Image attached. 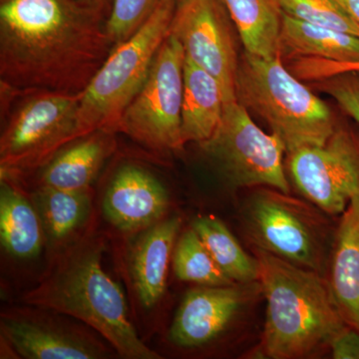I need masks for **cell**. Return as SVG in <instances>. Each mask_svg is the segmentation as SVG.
I'll return each instance as SVG.
<instances>
[{"label":"cell","mask_w":359,"mask_h":359,"mask_svg":"<svg viewBox=\"0 0 359 359\" xmlns=\"http://www.w3.org/2000/svg\"><path fill=\"white\" fill-rule=\"evenodd\" d=\"M106 18L80 0H0V82L83 93L113 49Z\"/></svg>","instance_id":"obj_1"},{"label":"cell","mask_w":359,"mask_h":359,"mask_svg":"<svg viewBox=\"0 0 359 359\" xmlns=\"http://www.w3.org/2000/svg\"><path fill=\"white\" fill-rule=\"evenodd\" d=\"M102 243L85 238L61 255L22 302L67 314L93 328L116 353L128 359H158L130 320L121 287L104 269Z\"/></svg>","instance_id":"obj_2"},{"label":"cell","mask_w":359,"mask_h":359,"mask_svg":"<svg viewBox=\"0 0 359 359\" xmlns=\"http://www.w3.org/2000/svg\"><path fill=\"white\" fill-rule=\"evenodd\" d=\"M259 282L266 302V323L257 355L306 358L330 347L347 327L325 276L256 249Z\"/></svg>","instance_id":"obj_3"},{"label":"cell","mask_w":359,"mask_h":359,"mask_svg":"<svg viewBox=\"0 0 359 359\" xmlns=\"http://www.w3.org/2000/svg\"><path fill=\"white\" fill-rule=\"evenodd\" d=\"M282 54L264 58L245 52L238 62V102L268 123L287 153L327 144L334 134V116L325 101L283 66Z\"/></svg>","instance_id":"obj_4"},{"label":"cell","mask_w":359,"mask_h":359,"mask_svg":"<svg viewBox=\"0 0 359 359\" xmlns=\"http://www.w3.org/2000/svg\"><path fill=\"white\" fill-rule=\"evenodd\" d=\"M177 0H160L146 22L117 45L82 94L80 138L106 130L118 133L122 116L139 93L171 28Z\"/></svg>","instance_id":"obj_5"},{"label":"cell","mask_w":359,"mask_h":359,"mask_svg":"<svg viewBox=\"0 0 359 359\" xmlns=\"http://www.w3.org/2000/svg\"><path fill=\"white\" fill-rule=\"evenodd\" d=\"M311 202L276 189L256 191L245 205V228L256 249L327 275L335 231Z\"/></svg>","instance_id":"obj_6"},{"label":"cell","mask_w":359,"mask_h":359,"mask_svg":"<svg viewBox=\"0 0 359 359\" xmlns=\"http://www.w3.org/2000/svg\"><path fill=\"white\" fill-rule=\"evenodd\" d=\"M20 98L6 114L0 138L1 178L16 180L42 169L80 138L78 112L82 94L36 90L13 92Z\"/></svg>","instance_id":"obj_7"},{"label":"cell","mask_w":359,"mask_h":359,"mask_svg":"<svg viewBox=\"0 0 359 359\" xmlns=\"http://www.w3.org/2000/svg\"><path fill=\"white\" fill-rule=\"evenodd\" d=\"M200 145L233 188L266 187L290 193L283 167L285 143L278 134L259 128L238 100L226 104L218 129Z\"/></svg>","instance_id":"obj_8"},{"label":"cell","mask_w":359,"mask_h":359,"mask_svg":"<svg viewBox=\"0 0 359 359\" xmlns=\"http://www.w3.org/2000/svg\"><path fill=\"white\" fill-rule=\"evenodd\" d=\"M185 60L183 46L169 33L156 55L145 83L123 114L119 132L154 151L183 148Z\"/></svg>","instance_id":"obj_9"},{"label":"cell","mask_w":359,"mask_h":359,"mask_svg":"<svg viewBox=\"0 0 359 359\" xmlns=\"http://www.w3.org/2000/svg\"><path fill=\"white\" fill-rule=\"evenodd\" d=\"M231 23L221 0H177L170 28L186 58L218 79L226 104L237 101L240 62Z\"/></svg>","instance_id":"obj_10"},{"label":"cell","mask_w":359,"mask_h":359,"mask_svg":"<svg viewBox=\"0 0 359 359\" xmlns=\"http://www.w3.org/2000/svg\"><path fill=\"white\" fill-rule=\"evenodd\" d=\"M287 166L297 190L328 216L341 215L359 194V146L342 130L325 145L289 153Z\"/></svg>","instance_id":"obj_11"},{"label":"cell","mask_w":359,"mask_h":359,"mask_svg":"<svg viewBox=\"0 0 359 359\" xmlns=\"http://www.w3.org/2000/svg\"><path fill=\"white\" fill-rule=\"evenodd\" d=\"M247 285H200L189 290L170 328V340L180 347L193 348L218 337L249 301Z\"/></svg>","instance_id":"obj_12"},{"label":"cell","mask_w":359,"mask_h":359,"mask_svg":"<svg viewBox=\"0 0 359 359\" xmlns=\"http://www.w3.org/2000/svg\"><path fill=\"white\" fill-rule=\"evenodd\" d=\"M4 339L22 358L28 359H98L109 356L101 342L90 335L57 323L28 316L2 314Z\"/></svg>","instance_id":"obj_13"},{"label":"cell","mask_w":359,"mask_h":359,"mask_svg":"<svg viewBox=\"0 0 359 359\" xmlns=\"http://www.w3.org/2000/svg\"><path fill=\"white\" fill-rule=\"evenodd\" d=\"M169 208V195L154 175L126 165L118 170L103 199V212L123 231H136L157 224Z\"/></svg>","instance_id":"obj_14"},{"label":"cell","mask_w":359,"mask_h":359,"mask_svg":"<svg viewBox=\"0 0 359 359\" xmlns=\"http://www.w3.org/2000/svg\"><path fill=\"white\" fill-rule=\"evenodd\" d=\"M340 216L327 280L344 323L359 330V194Z\"/></svg>","instance_id":"obj_15"},{"label":"cell","mask_w":359,"mask_h":359,"mask_svg":"<svg viewBox=\"0 0 359 359\" xmlns=\"http://www.w3.org/2000/svg\"><path fill=\"white\" fill-rule=\"evenodd\" d=\"M180 226L181 219L178 217L158 222L148 228L132 249V278L144 308H153L165 294L168 269Z\"/></svg>","instance_id":"obj_16"},{"label":"cell","mask_w":359,"mask_h":359,"mask_svg":"<svg viewBox=\"0 0 359 359\" xmlns=\"http://www.w3.org/2000/svg\"><path fill=\"white\" fill-rule=\"evenodd\" d=\"M114 132L99 130L71 143L42 168L39 187L86 190L116 149Z\"/></svg>","instance_id":"obj_17"},{"label":"cell","mask_w":359,"mask_h":359,"mask_svg":"<svg viewBox=\"0 0 359 359\" xmlns=\"http://www.w3.org/2000/svg\"><path fill=\"white\" fill-rule=\"evenodd\" d=\"M226 96L221 83L186 58L182 106V139L202 144L209 140L223 120Z\"/></svg>","instance_id":"obj_18"},{"label":"cell","mask_w":359,"mask_h":359,"mask_svg":"<svg viewBox=\"0 0 359 359\" xmlns=\"http://www.w3.org/2000/svg\"><path fill=\"white\" fill-rule=\"evenodd\" d=\"M43 226L35 205L14 185L0 180V240L6 252L20 259L39 256L43 244Z\"/></svg>","instance_id":"obj_19"},{"label":"cell","mask_w":359,"mask_h":359,"mask_svg":"<svg viewBox=\"0 0 359 359\" xmlns=\"http://www.w3.org/2000/svg\"><path fill=\"white\" fill-rule=\"evenodd\" d=\"M280 53L337 62L359 61V37L295 20L283 13Z\"/></svg>","instance_id":"obj_20"},{"label":"cell","mask_w":359,"mask_h":359,"mask_svg":"<svg viewBox=\"0 0 359 359\" xmlns=\"http://www.w3.org/2000/svg\"><path fill=\"white\" fill-rule=\"evenodd\" d=\"M245 52L264 58L280 55L283 9L278 0H221Z\"/></svg>","instance_id":"obj_21"},{"label":"cell","mask_w":359,"mask_h":359,"mask_svg":"<svg viewBox=\"0 0 359 359\" xmlns=\"http://www.w3.org/2000/svg\"><path fill=\"white\" fill-rule=\"evenodd\" d=\"M33 199L43 230L55 244L74 235L83 226L91 211V189L63 190L39 187Z\"/></svg>","instance_id":"obj_22"},{"label":"cell","mask_w":359,"mask_h":359,"mask_svg":"<svg viewBox=\"0 0 359 359\" xmlns=\"http://www.w3.org/2000/svg\"><path fill=\"white\" fill-rule=\"evenodd\" d=\"M193 229L219 269L233 283L250 285L259 280L256 257H250L243 250L221 219L212 216L199 217L194 221Z\"/></svg>","instance_id":"obj_23"},{"label":"cell","mask_w":359,"mask_h":359,"mask_svg":"<svg viewBox=\"0 0 359 359\" xmlns=\"http://www.w3.org/2000/svg\"><path fill=\"white\" fill-rule=\"evenodd\" d=\"M173 266L179 280L205 287L235 285L224 275L194 229L185 231L174 250Z\"/></svg>","instance_id":"obj_24"},{"label":"cell","mask_w":359,"mask_h":359,"mask_svg":"<svg viewBox=\"0 0 359 359\" xmlns=\"http://www.w3.org/2000/svg\"><path fill=\"white\" fill-rule=\"evenodd\" d=\"M283 13L295 20L359 37V25L337 0H278Z\"/></svg>","instance_id":"obj_25"},{"label":"cell","mask_w":359,"mask_h":359,"mask_svg":"<svg viewBox=\"0 0 359 359\" xmlns=\"http://www.w3.org/2000/svg\"><path fill=\"white\" fill-rule=\"evenodd\" d=\"M160 0H113L106 22L113 48L138 32L153 13Z\"/></svg>","instance_id":"obj_26"},{"label":"cell","mask_w":359,"mask_h":359,"mask_svg":"<svg viewBox=\"0 0 359 359\" xmlns=\"http://www.w3.org/2000/svg\"><path fill=\"white\" fill-rule=\"evenodd\" d=\"M347 115L359 123V72H346L316 81Z\"/></svg>","instance_id":"obj_27"},{"label":"cell","mask_w":359,"mask_h":359,"mask_svg":"<svg viewBox=\"0 0 359 359\" xmlns=\"http://www.w3.org/2000/svg\"><path fill=\"white\" fill-rule=\"evenodd\" d=\"M292 66V73L301 80L320 81L346 72H359V61L337 62L320 58H299Z\"/></svg>","instance_id":"obj_28"},{"label":"cell","mask_w":359,"mask_h":359,"mask_svg":"<svg viewBox=\"0 0 359 359\" xmlns=\"http://www.w3.org/2000/svg\"><path fill=\"white\" fill-rule=\"evenodd\" d=\"M330 347L334 359H359V330L347 325Z\"/></svg>","instance_id":"obj_29"},{"label":"cell","mask_w":359,"mask_h":359,"mask_svg":"<svg viewBox=\"0 0 359 359\" xmlns=\"http://www.w3.org/2000/svg\"><path fill=\"white\" fill-rule=\"evenodd\" d=\"M80 1L93 8L94 11L100 13L107 20L111 7H112L113 0H80Z\"/></svg>","instance_id":"obj_30"},{"label":"cell","mask_w":359,"mask_h":359,"mask_svg":"<svg viewBox=\"0 0 359 359\" xmlns=\"http://www.w3.org/2000/svg\"><path fill=\"white\" fill-rule=\"evenodd\" d=\"M359 25V0H337Z\"/></svg>","instance_id":"obj_31"}]
</instances>
